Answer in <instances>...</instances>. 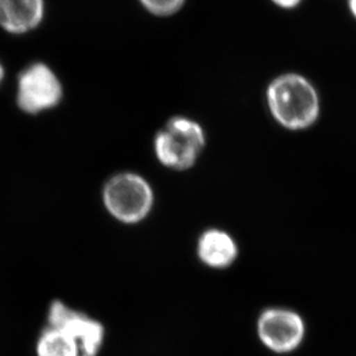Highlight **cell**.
<instances>
[{"instance_id":"1","label":"cell","mask_w":356,"mask_h":356,"mask_svg":"<svg viewBox=\"0 0 356 356\" xmlns=\"http://www.w3.org/2000/svg\"><path fill=\"white\" fill-rule=\"evenodd\" d=\"M270 115L281 127L302 131L312 127L321 115V95L315 83L298 72L274 76L266 88Z\"/></svg>"},{"instance_id":"2","label":"cell","mask_w":356,"mask_h":356,"mask_svg":"<svg viewBox=\"0 0 356 356\" xmlns=\"http://www.w3.org/2000/svg\"><path fill=\"white\" fill-rule=\"evenodd\" d=\"M205 132L195 120L174 117L155 137V154L162 165L186 170L195 165L205 147Z\"/></svg>"},{"instance_id":"3","label":"cell","mask_w":356,"mask_h":356,"mask_svg":"<svg viewBox=\"0 0 356 356\" xmlns=\"http://www.w3.org/2000/svg\"><path fill=\"white\" fill-rule=\"evenodd\" d=\"M153 191L144 178L125 172L113 176L103 190V202L110 214L124 223H137L153 206Z\"/></svg>"},{"instance_id":"4","label":"cell","mask_w":356,"mask_h":356,"mask_svg":"<svg viewBox=\"0 0 356 356\" xmlns=\"http://www.w3.org/2000/svg\"><path fill=\"white\" fill-rule=\"evenodd\" d=\"M63 95L62 81L45 63H33L17 76V104L28 115H38L55 108Z\"/></svg>"},{"instance_id":"5","label":"cell","mask_w":356,"mask_h":356,"mask_svg":"<svg viewBox=\"0 0 356 356\" xmlns=\"http://www.w3.org/2000/svg\"><path fill=\"white\" fill-rule=\"evenodd\" d=\"M258 337L268 350L291 353L305 339V325L301 316L286 309H268L258 319Z\"/></svg>"},{"instance_id":"6","label":"cell","mask_w":356,"mask_h":356,"mask_svg":"<svg viewBox=\"0 0 356 356\" xmlns=\"http://www.w3.org/2000/svg\"><path fill=\"white\" fill-rule=\"evenodd\" d=\"M49 326L57 327L76 340L81 356H96L103 345L104 327L95 319L66 307L60 301L52 302L48 316Z\"/></svg>"},{"instance_id":"7","label":"cell","mask_w":356,"mask_h":356,"mask_svg":"<svg viewBox=\"0 0 356 356\" xmlns=\"http://www.w3.org/2000/svg\"><path fill=\"white\" fill-rule=\"evenodd\" d=\"M44 15V0H0V27L8 34L35 31Z\"/></svg>"},{"instance_id":"8","label":"cell","mask_w":356,"mask_h":356,"mask_svg":"<svg viewBox=\"0 0 356 356\" xmlns=\"http://www.w3.org/2000/svg\"><path fill=\"white\" fill-rule=\"evenodd\" d=\"M198 256L207 266L225 268L236 259L237 245L233 237L222 230H207L199 238Z\"/></svg>"},{"instance_id":"9","label":"cell","mask_w":356,"mask_h":356,"mask_svg":"<svg viewBox=\"0 0 356 356\" xmlns=\"http://www.w3.org/2000/svg\"><path fill=\"white\" fill-rule=\"evenodd\" d=\"M38 356H81L76 340L63 330L47 326L36 343Z\"/></svg>"},{"instance_id":"10","label":"cell","mask_w":356,"mask_h":356,"mask_svg":"<svg viewBox=\"0 0 356 356\" xmlns=\"http://www.w3.org/2000/svg\"><path fill=\"white\" fill-rule=\"evenodd\" d=\"M148 13L158 17L175 15L183 8L186 0H138Z\"/></svg>"},{"instance_id":"11","label":"cell","mask_w":356,"mask_h":356,"mask_svg":"<svg viewBox=\"0 0 356 356\" xmlns=\"http://www.w3.org/2000/svg\"><path fill=\"white\" fill-rule=\"evenodd\" d=\"M270 1L280 10H293L301 6L305 0H270Z\"/></svg>"},{"instance_id":"12","label":"cell","mask_w":356,"mask_h":356,"mask_svg":"<svg viewBox=\"0 0 356 356\" xmlns=\"http://www.w3.org/2000/svg\"><path fill=\"white\" fill-rule=\"evenodd\" d=\"M346 6L350 17L356 21V0H346Z\"/></svg>"},{"instance_id":"13","label":"cell","mask_w":356,"mask_h":356,"mask_svg":"<svg viewBox=\"0 0 356 356\" xmlns=\"http://www.w3.org/2000/svg\"><path fill=\"white\" fill-rule=\"evenodd\" d=\"M3 78H5V69H3V65L0 63V85L3 81Z\"/></svg>"}]
</instances>
